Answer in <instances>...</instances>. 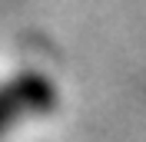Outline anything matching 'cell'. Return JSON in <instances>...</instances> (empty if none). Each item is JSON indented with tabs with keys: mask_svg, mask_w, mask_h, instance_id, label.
Returning <instances> with one entry per match:
<instances>
[{
	"mask_svg": "<svg viewBox=\"0 0 146 142\" xmlns=\"http://www.w3.org/2000/svg\"><path fill=\"white\" fill-rule=\"evenodd\" d=\"M53 106V89L40 76H20V80L0 86V132L10 129L27 112H43Z\"/></svg>",
	"mask_w": 146,
	"mask_h": 142,
	"instance_id": "1",
	"label": "cell"
}]
</instances>
